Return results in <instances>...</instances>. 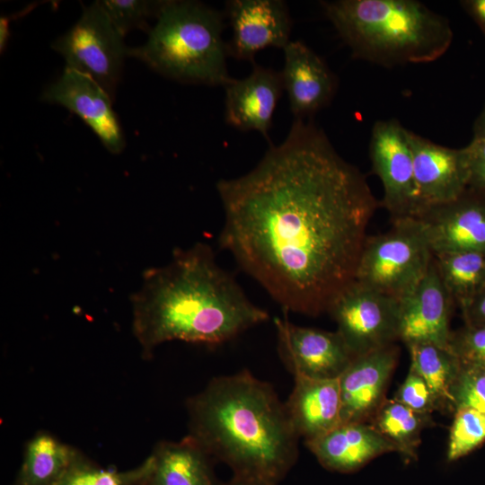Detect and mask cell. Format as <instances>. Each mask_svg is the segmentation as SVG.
<instances>
[{
    "label": "cell",
    "mask_w": 485,
    "mask_h": 485,
    "mask_svg": "<svg viewBox=\"0 0 485 485\" xmlns=\"http://www.w3.org/2000/svg\"><path fill=\"white\" fill-rule=\"evenodd\" d=\"M123 38L96 1L52 48L64 57L66 67L92 77L113 100L128 56Z\"/></svg>",
    "instance_id": "obj_7"
},
{
    "label": "cell",
    "mask_w": 485,
    "mask_h": 485,
    "mask_svg": "<svg viewBox=\"0 0 485 485\" xmlns=\"http://www.w3.org/2000/svg\"><path fill=\"white\" fill-rule=\"evenodd\" d=\"M448 348L464 366L485 370V325H466L452 331Z\"/></svg>",
    "instance_id": "obj_29"
},
{
    "label": "cell",
    "mask_w": 485,
    "mask_h": 485,
    "mask_svg": "<svg viewBox=\"0 0 485 485\" xmlns=\"http://www.w3.org/2000/svg\"><path fill=\"white\" fill-rule=\"evenodd\" d=\"M154 467L146 485H222L213 458L192 438L161 441L151 454Z\"/></svg>",
    "instance_id": "obj_21"
},
{
    "label": "cell",
    "mask_w": 485,
    "mask_h": 485,
    "mask_svg": "<svg viewBox=\"0 0 485 485\" xmlns=\"http://www.w3.org/2000/svg\"><path fill=\"white\" fill-rule=\"evenodd\" d=\"M399 300L356 280L333 300L329 313L356 357L399 340Z\"/></svg>",
    "instance_id": "obj_8"
},
{
    "label": "cell",
    "mask_w": 485,
    "mask_h": 485,
    "mask_svg": "<svg viewBox=\"0 0 485 485\" xmlns=\"http://www.w3.org/2000/svg\"><path fill=\"white\" fill-rule=\"evenodd\" d=\"M433 260L454 306L464 310L485 287V253L445 252L433 254Z\"/></svg>",
    "instance_id": "obj_24"
},
{
    "label": "cell",
    "mask_w": 485,
    "mask_h": 485,
    "mask_svg": "<svg viewBox=\"0 0 485 485\" xmlns=\"http://www.w3.org/2000/svg\"><path fill=\"white\" fill-rule=\"evenodd\" d=\"M225 119L242 131L256 130L269 142L273 114L284 90L281 73L252 63L251 73L225 86Z\"/></svg>",
    "instance_id": "obj_18"
},
{
    "label": "cell",
    "mask_w": 485,
    "mask_h": 485,
    "mask_svg": "<svg viewBox=\"0 0 485 485\" xmlns=\"http://www.w3.org/2000/svg\"><path fill=\"white\" fill-rule=\"evenodd\" d=\"M41 100L79 116L111 154L124 149L125 138L112 109V99L92 77L65 67L61 76L43 92Z\"/></svg>",
    "instance_id": "obj_13"
},
{
    "label": "cell",
    "mask_w": 485,
    "mask_h": 485,
    "mask_svg": "<svg viewBox=\"0 0 485 485\" xmlns=\"http://www.w3.org/2000/svg\"><path fill=\"white\" fill-rule=\"evenodd\" d=\"M153 467L151 454L135 468L117 471L101 468L81 453L55 485H146Z\"/></svg>",
    "instance_id": "obj_26"
},
{
    "label": "cell",
    "mask_w": 485,
    "mask_h": 485,
    "mask_svg": "<svg viewBox=\"0 0 485 485\" xmlns=\"http://www.w3.org/2000/svg\"><path fill=\"white\" fill-rule=\"evenodd\" d=\"M11 17H1L0 19V48L1 52L5 48L10 35Z\"/></svg>",
    "instance_id": "obj_37"
},
{
    "label": "cell",
    "mask_w": 485,
    "mask_h": 485,
    "mask_svg": "<svg viewBox=\"0 0 485 485\" xmlns=\"http://www.w3.org/2000/svg\"><path fill=\"white\" fill-rule=\"evenodd\" d=\"M325 468L349 472L396 446L371 424L342 423L328 433L304 442Z\"/></svg>",
    "instance_id": "obj_19"
},
{
    "label": "cell",
    "mask_w": 485,
    "mask_h": 485,
    "mask_svg": "<svg viewBox=\"0 0 485 485\" xmlns=\"http://www.w3.org/2000/svg\"><path fill=\"white\" fill-rule=\"evenodd\" d=\"M468 170V187L485 191V139L472 137L463 147Z\"/></svg>",
    "instance_id": "obj_32"
},
{
    "label": "cell",
    "mask_w": 485,
    "mask_h": 485,
    "mask_svg": "<svg viewBox=\"0 0 485 485\" xmlns=\"http://www.w3.org/2000/svg\"><path fill=\"white\" fill-rule=\"evenodd\" d=\"M466 325H485V287L462 311Z\"/></svg>",
    "instance_id": "obj_33"
},
{
    "label": "cell",
    "mask_w": 485,
    "mask_h": 485,
    "mask_svg": "<svg viewBox=\"0 0 485 485\" xmlns=\"http://www.w3.org/2000/svg\"><path fill=\"white\" fill-rule=\"evenodd\" d=\"M278 352L293 375L339 379L355 357L336 331L303 327L276 318Z\"/></svg>",
    "instance_id": "obj_10"
},
{
    "label": "cell",
    "mask_w": 485,
    "mask_h": 485,
    "mask_svg": "<svg viewBox=\"0 0 485 485\" xmlns=\"http://www.w3.org/2000/svg\"><path fill=\"white\" fill-rule=\"evenodd\" d=\"M222 485H278V483L258 478L234 475L230 481Z\"/></svg>",
    "instance_id": "obj_35"
},
{
    "label": "cell",
    "mask_w": 485,
    "mask_h": 485,
    "mask_svg": "<svg viewBox=\"0 0 485 485\" xmlns=\"http://www.w3.org/2000/svg\"><path fill=\"white\" fill-rule=\"evenodd\" d=\"M406 129L395 119L377 120L371 132L372 171L382 181V205L392 220L416 217L422 210Z\"/></svg>",
    "instance_id": "obj_9"
},
{
    "label": "cell",
    "mask_w": 485,
    "mask_h": 485,
    "mask_svg": "<svg viewBox=\"0 0 485 485\" xmlns=\"http://www.w3.org/2000/svg\"><path fill=\"white\" fill-rule=\"evenodd\" d=\"M460 4L485 35V0H464Z\"/></svg>",
    "instance_id": "obj_34"
},
{
    "label": "cell",
    "mask_w": 485,
    "mask_h": 485,
    "mask_svg": "<svg viewBox=\"0 0 485 485\" xmlns=\"http://www.w3.org/2000/svg\"><path fill=\"white\" fill-rule=\"evenodd\" d=\"M393 400L419 413L431 415L434 410H438L427 383L410 368Z\"/></svg>",
    "instance_id": "obj_31"
},
{
    "label": "cell",
    "mask_w": 485,
    "mask_h": 485,
    "mask_svg": "<svg viewBox=\"0 0 485 485\" xmlns=\"http://www.w3.org/2000/svg\"><path fill=\"white\" fill-rule=\"evenodd\" d=\"M392 221L387 232L367 236L355 280L400 300L425 276L433 252L415 217Z\"/></svg>",
    "instance_id": "obj_6"
},
{
    "label": "cell",
    "mask_w": 485,
    "mask_h": 485,
    "mask_svg": "<svg viewBox=\"0 0 485 485\" xmlns=\"http://www.w3.org/2000/svg\"><path fill=\"white\" fill-rule=\"evenodd\" d=\"M321 4L353 57L382 66L433 62L453 41L448 20L419 1L336 0Z\"/></svg>",
    "instance_id": "obj_4"
},
{
    "label": "cell",
    "mask_w": 485,
    "mask_h": 485,
    "mask_svg": "<svg viewBox=\"0 0 485 485\" xmlns=\"http://www.w3.org/2000/svg\"><path fill=\"white\" fill-rule=\"evenodd\" d=\"M283 50L280 73L290 110L295 119L311 117L331 103L337 91V77L303 41L290 40Z\"/></svg>",
    "instance_id": "obj_17"
},
{
    "label": "cell",
    "mask_w": 485,
    "mask_h": 485,
    "mask_svg": "<svg viewBox=\"0 0 485 485\" xmlns=\"http://www.w3.org/2000/svg\"><path fill=\"white\" fill-rule=\"evenodd\" d=\"M225 13L198 1L166 0L147 41L128 48V56L155 72L183 83L225 86Z\"/></svg>",
    "instance_id": "obj_5"
},
{
    "label": "cell",
    "mask_w": 485,
    "mask_h": 485,
    "mask_svg": "<svg viewBox=\"0 0 485 485\" xmlns=\"http://www.w3.org/2000/svg\"><path fill=\"white\" fill-rule=\"evenodd\" d=\"M294 377L295 385L285 405L299 437L312 440L341 424L339 379Z\"/></svg>",
    "instance_id": "obj_20"
},
{
    "label": "cell",
    "mask_w": 485,
    "mask_h": 485,
    "mask_svg": "<svg viewBox=\"0 0 485 485\" xmlns=\"http://www.w3.org/2000/svg\"><path fill=\"white\" fill-rule=\"evenodd\" d=\"M118 31L124 37L133 29L151 31L148 21L157 19L164 1L101 0L97 1Z\"/></svg>",
    "instance_id": "obj_28"
},
{
    "label": "cell",
    "mask_w": 485,
    "mask_h": 485,
    "mask_svg": "<svg viewBox=\"0 0 485 485\" xmlns=\"http://www.w3.org/2000/svg\"><path fill=\"white\" fill-rule=\"evenodd\" d=\"M225 16L232 28L227 54L254 63V56L266 48H284L290 41L292 20L281 0H229Z\"/></svg>",
    "instance_id": "obj_12"
},
{
    "label": "cell",
    "mask_w": 485,
    "mask_h": 485,
    "mask_svg": "<svg viewBox=\"0 0 485 485\" xmlns=\"http://www.w3.org/2000/svg\"><path fill=\"white\" fill-rule=\"evenodd\" d=\"M397 357L398 348L392 344L353 359L339 378L341 424L372 419L384 401Z\"/></svg>",
    "instance_id": "obj_16"
},
{
    "label": "cell",
    "mask_w": 485,
    "mask_h": 485,
    "mask_svg": "<svg viewBox=\"0 0 485 485\" xmlns=\"http://www.w3.org/2000/svg\"><path fill=\"white\" fill-rule=\"evenodd\" d=\"M415 218L433 254L485 253V191L468 187L450 201L427 207Z\"/></svg>",
    "instance_id": "obj_11"
},
{
    "label": "cell",
    "mask_w": 485,
    "mask_h": 485,
    "mask_svg": "<svg viewBox=\"0 0 485 485\" xmlns=\"http://www.w3.org/2000/svg\"><path fill=\"white\" fill-rule=\"evenodd\" d=\"M430 416L417 412L393 399L384 400L372 418L371 425L396 446L397 453L410 460L417 458L420 433L431 423Z\"/></svg>",
    "instance_id": "obj_25"
},
{
    "label": "cell",
    "mask_w": 485,
    "mask_h": 485,
    "mask_svg": "<svg viewBox=\"0 0 485 485\" xmlns=\"http://www.w3.org/2000/svg\"><path fill=\"white\" fill-rule=\"evenodd\" d=\"M410 368L415 371L432 392L438 410L454 411L451 389L461 364L449 348L431 343L407 346Z\"/></svg>",
    "instance_id": "obj_23"
},
{
    "label": "cell",
    "mask_w": 485,
    "mask_h": 485,
    "mask_svg": "<svg viewBox=\"0 0 485 485\" xmlns=\"http://www.w3.org/2000/svg\"><path fill=\"white\" fill-rule=\"evenodd\" d=\"M473 137L485 139V105L473 123Z\"/></svg>",
    "instance_id": "obj_36"
},
{
    "label": "cell",
    "mask_w": 485,
    "mask_h": 485,
    "mask_svg": "<svg viewBox=\"0 0 485 485\" xmlns=\"http://www.w3.org/2000/svg\"><path fill=\"white\" fill-rule=\"evenodd\" d=\"M399 303V340L406 346L431 343L448 348L454 304L442 283L434 260L422 279Z\"/></svg>",
    "instance_id": "obj_14"
},
{
    "label": "cell",
    "mask_w": 485,
    "mask_h": 485,
    "mask_svg": "<svg viewBox=\"0 0 485 485\" xmlns=\"http://www.w3.org/2000/svg\"><path fill=\"white\" fill-rule=\"evenodd\" d=\"M454 410L469 407L485 414V370L462 366L451 389Z\"/></svg>",
    "instance_id": "obj_30"
},
{
    "label": "cell",
    "mask_w": 485,
    "mask_h": 485,
    "mask_svg": "<svg viewBox=\"0 0 485 485\" xmlns=\"http://www.w3.org/2000/svg\"><path fill=\"white\" fill-rule=\"evenodd\" d=\"M131 302L133 334L146 358L172 340L220 345L269 319L200 242L146 269Z\"/></svg>",
    "instance_id": "obj_2"
},
{
    "label": "cell",
    "mask_w": 485,
    "mask_h": 485,
    "mask_svg": "<svg viewBox=\"0 0 485 485\" xmlns=\"http://www.w3.org/2000/svg\"><path fill=\"white\" fill-rule=\"evenodd\" d=\"M406 136L422 210L450 201L468 188L469 170L463 147L444 146L409 129Z\"/></svg>",
    "instance_id": "obj_15"
},
{
    "label": "cell",
    "mask_w": 485,
    "mask_h": 485,
    "mask_svg": "<svg viewBox=\"0 0 485 485\" xmlns=\"http://www.w3.org/2000/svg\"><path fill=\"white\" fill-rule=\"evenodd\" d=\"M447 446V461L458 460L485 442V414L469 407L454 411Z\"/></svg>",
    "instance_id": "obj_27"
},
{
    "label": "cell",
    "mask_w": 485,
    "mask_h": 485,
    "mask_svg": "<svg viewBox=\"0 0 485 485\" xmlns=\"http://www.w3.org/2000/svg\"><path fill=\"white\" fill-rule=\"evenodd\" d=\"M219 246L286 311L317 316L356 278L377 201L311 119L249 172L222 179Z\"/></svg>",
    "instance_id": "obj_1"
},
{
    "label": "cell",
    "mask_w": 485,
    "mask_h": 485,
    "mask_svg": "<svg viewBox=\"0 0 485 485\" xmlns=\"http://www.w3.org/2000/svg\"><path fill=\"white\" fill-rule=\"evenodd\" d=\"M188 436L234 475L278 483L298 457V439L274 388L248 370L213 378L187 401Z\"/></svg>",
    "instance_id": "obj_3"
},
{
    "label": "cell",
    "mask_w": 485,
    "mask_h": 485,
    "mask_svg": "<svg viewBox=\"0 0 485 485\" xmlns=\"http://www.w3.org/2000/svg\"><path fill=\"white\" fill-rule=\"evenodd\" d=\"M80 454L50 433L39 431L26 443L15 485H55Z\"/></svg>",
    "instance_id": "obj_22"
}]
</instances>
